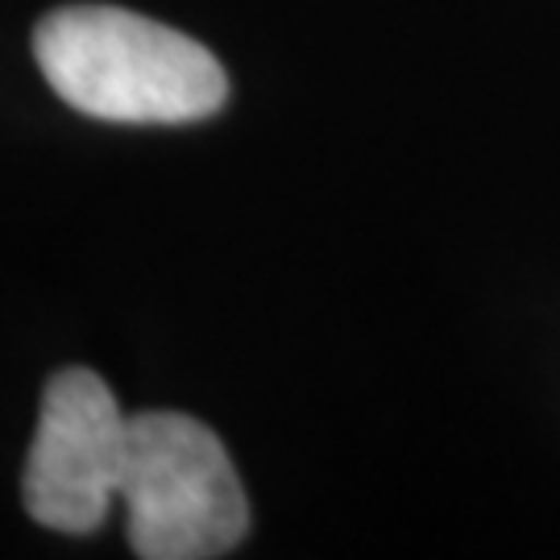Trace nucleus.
Returning a JSON list of instances; mask_svg holds the SVG:
<instances>
[{"mask_svg":"<svg viewBox=\"0 0 560 560\" xmlns=\"http://www.w3.org/2000/svg\"><path fill=\"white\" fill-rule=\"evenodd\" d=\"M120 502L141 560H212L249 532V502L221 436L179 411L129 416Z\"/></svg>","mask_w":560,"mask_h":560,"instance_id":"2","label":"nucleus"},{"mask_svg":"<svg viewBox=\"0 0 560 560\" xmlns=\"http://www.w3.org/2000/svg\"><path fill=\"white\" fill-rule=\"evenodd\" d=\"M129 416L92 370H62L42 390L38 432L25 457V511L62 536H88L120 499Z\"/></svg>","mask_w":560,"mask_h":560,"instance_id":"3","label":"nucleus"},{"mask_svg":"<svg viewBox=\"0 0 560 560\" xmlns=\"http://www.w3.org/2000/svg\"><path fill=\"white\" fill-rule=\"evenodd\" d=\"M34 59L75 113L120 125H187L229 101L203 42L117 4H67L38 21Z\"/></svg>","mask_w":560,"mask_h":560,"instance_id":"1","label":"nucleus"}]
</instances>
